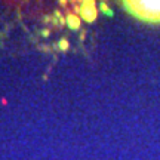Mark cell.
Segmentation results:
<instances>
[{"label": "cell", "mask_w": 160, "mask_h": 160, "mask_svg": "<svg viewBox=\"0 0 160 160\" xmlns=\"http://www.w3.org/2000/svg\"><path fill=\"white\" fill-rule=\"evenodd\" d=\"M59 49H61V51H67L68 49V42L65 40V39L59 40Z\"/></svg>", "instance_id": "5"}, {"label": "cell", "mask_w": 160, "mask_h": 160, "mask_svg": "<svg viewBox=\"0 0 160 160\" xmlns=\"http://www.w3.org/2000/svg\"><path fill=\"white\" fill-rule=\"evenodd\" d=\"M100 8H101V10L105 14V15H107V17H110V18L113 17V10H111V9H110L105 3H101V5H100Z\"/></svg>", "instance_id": "4"}, {"label": "cell", "mask_w": 160, "mask_h": 160, "mask_svg": "<svg viewBox=\"0 0 160 160\" xmlns=\"http://www.w3.org/2000/svg\"><path fill=\"white\" fill-rule=\"evenodd\" d=\"M65 22H67V25L70 27L71 30H79V28H80V18L77 17V15H73V14L67 15Z\"/></svg>", "instance_id": "3"}, {"label": "cell", "mask_w": 160, "mask_h": 160, "mask_svg": "<svg viewBox=\"0 0 160 160\" xmlns=\"http://www.w3.org/2000/svg\"><path fill=\"white\" fill-rule=\"evenodd\" d=\"M77 12L80 14V18L86 22H93L98 17V9L95 6V2H83L82 6L77 8Z\"/></svg>", "instance_id": "2"}, {"label": "cell", "mask_w": 160, "mask_h": 160, "mask_svg": "<svg viewBox=\"0 0 160 160\" xmlns=\"http://www.w3.org/2000/svg\"><path fill=\"white\" fill-rule=\"evenodd\" d=\"M123 6L141 21L160 22V2H125Z\"/></svg>", "instance_id": "1"}]
</instances>
